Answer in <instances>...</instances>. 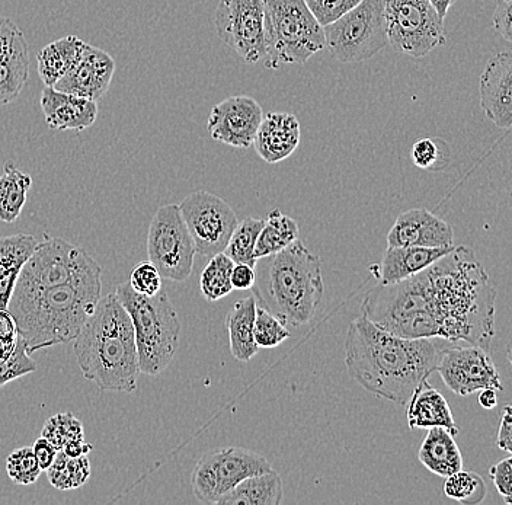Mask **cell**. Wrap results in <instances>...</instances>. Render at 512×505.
I'll return each instance as SVG.
<instances>
[{
    "instance_id": "11",
    "label": "cell",
    "mask_w": 512,
    "mask_h": 505,
    "mask_svg": "<svg viewBox=\"0 0 512 505\" xmlns=\"http://www.w3.org/2000/svg\"><path fill=\"white\" fill-rule=\"evenodd\" d=\"M271 469L267 457L254 450L227 447L201 457L192 472V492L200 503L217 504L226 492L246 478Z\"/></svg>"
},
{
    "instance_id": "9",
    "label": "cell",
    "mask_w": 512,
    "mask_h": 505,
    "mask_svg": "<svg viewBox=\"0 0 512 505\" xmlns=\"http://www.w3.org/2000/svg\"><path fill=\"white\" fill-rule=\"evenodd\" d=\"M387 43L405 56H428L447 41L444 19L430 0H383Z\"/></svg>"
},
{
    "instance_id": "41",
    "label": "cell",
    "mask_w": 512,
    "mask_h": 505,
    "mask_svg": "<svg viewBox=\"0 0 512 505\" xmlns=\"http://www.w3.org/2000/svg\"><path fill=\"white\" fill-rule=\"evenodd\" d=\"M128 284L136 293L143 294V296H155L162 289V277L155 265L146 261L133 268Z\"/></svg>"
},
{
    "instance_id": "8",
    "label": "cell",
    "mask_w": 512,
    "mask_h": 505,
    "mask_svg": "<svg viewBox=\"0 0 512 505\" xmlns=\"http://www.w3.org/2000/svg\"><path fill=\"white\" fill-rule=\"evenodd\" d=\"M325 47L342 63L373 59L387 46L383 0H361L348 14L323 27Z\"/></svg>"
},
{
    "instance_id": "38",
    "label": "cell",
    "mask_w": 512,
    "mask_h": 505,
    "mask_svg": "<svg viewBox=\"0 0 512 505\" xmlns=\"http://www.w3.org/2000/svg\"><path fill=\"white\" fill-rule=\"evenodd\" d=\"M35 370L37 363L31 359L21 337L14 351L0 350V388L19 377L31 375Z\"/></svg>"
},
{
    "instance_id": "4",
    "label": "cell",
    "mask_w": 512,
    "mask_h": 505,
    "mask_svg": "<svg viewBox=\"0 0 512 505\" xmlns=\"http://www.w3.org/2000/svg\"><path fill=\"white\" fill-rule=\"evenodd\" d=\"M80 372L107 392L131 393L140 375L136 338L130 315L117 294L99 299L98 305L75 338Z\"/></svg>"
},
{
    "instance_id": "48",
    "label": "cell",
    "mask_w": 512,
    "mask_h": 505,
    "mask_svg": "<svg viewBox=\"0 0 512 505\" xmlns=\"http://www.w3.org/2000/svg\"><path fill=\"white\" fill-rule=\"evenodd\" d=\"M94 446L86 443L85 439L72 440L63 447L62 452L69 457L88 456L92 452Z\"/></svg>"
},
{
    "instance_id": "28",
    "label": "cell",
    "mask_w": 512,
    "mask_h": 505,
    "mask_svg": "<svg viewBox=\"0 0 512 505\" xmlns=\"http://www.w3.org/2000/svg\"><path fill=\"white\" fill-rule=\"evenodd\" d=\"M85 41L67 35L47 44L37 54V69L44 86H54L78 62L85 49Z\"/></svg>"
},
{
    "instance_id": "50",
    "label": "cell",
    "mask_w": 512,
    "mask_h": 505,
    "mask_svg": "<svg viewBox=\"0 0 512 505\" xmlns=\"http://www.w3.org/2000/svg\"><path fill=\"white\" fill-rule=\"evenodd\" d=\"M430 3L434 6L435 11H437L438 17L444 19L447 17L451 6L456 3V0H430Z\"/></svg>"
},
{
    "instance_id": "39",
    "label": "cell",
    "mask_w": 512,
    "mask_h": 505,
    "mask_svg": "<svg viewBox=\"0 0 512 505\" xmlns=\"http://www.w3.org/2000/svg\"><path fill=\"white\" fill-rule=\"evenodd\" d=\"M41 472L32 447H19L6 459V473L16 485L35 484Z\"/></svg>"
},
{
    "instance_id": "22",
    "label": "cell",
    "mask_w": 512,
    "mask_h": 505,
    "mask_svg": "<svg viewBox=\"0 0 512 505\" xmlns=\"http://www.w3.org/2000/svg\"><path fill=\"white\" fill-rule=\"evenodd\" d=\"M447 248H418V246H387L379 265L370 267L371 274L380 284L398 283L430 267L432 262L448 254Z\"/></svg>"
},
{
    "instance_id": "32",
    "label": "cell",
    "mask_w": 512,
    "mask_h": 505,
    "mask_svg": "<svg viewBox=\"0 0 512 505\" xmlns=\"http://www.w3.org/2000/svg\"><path fill=\"white\" fill-rule=\"evenodd\" d=\"M235 262L224 252L213 255L200 277V290L208 302H217L232 293V270Z\"/></svg>"
},
{
    "instance_id": "1",
    "label": "cell",
    "mask_w": 512,
    "mask_h": 505,
    "mask_svg": "<svg viewBox=\"0 0 512 505\" xmlns=\"http://www.w3.org/2000/svg\"><path fill=\"white\" fill-rule=\"evenodd\" d=\"M496 290L467 246H454L421 273L366 293L361 312L402 338H441L491 350Z\"/></svg>"
},
{
    "instance_id": "45",
    "label": "cell",
    "mask_w": 512,
    "mask_h": 505,
    "mask_svg": "<svg viewBox=\"0 0 512 505\" xmlns=\"http://www.w3.org/2000/svg\"><path fill=\"white\" fill-rule=\"evenodd\" d=\"M32 452H34L35 459H37L41 471H47L51 463L56 459L59 450H57L50 441L44 439V437H40V439L35 441L34 446H32Z\"/></svg>"
},
{
    "instance_id": "34",
    "label": "cell",
    "mask_w": 512,
    "mask_h": 505,
    "mask_svg": "<svg viewBox=\"0 0 512 505\" xmlns=\"http://www.w3.org/2000/svg\"><path fill=\"white\" fill-rule=\"evenodd\" d=\"M444 494L463 505H478L485 500L488 488L478 473L460 469L459 472L447 476L444 482Z\"/></svg>"
},
{
    "instance_id": "2",
    "label": "cell",
    "mask_w": 512,
    "mask_h": 505,
    "mask_svg": "<svg viewBox=\"0 0 512 505\" xmlns=\"http://www.w3.org/2000/svg\"><path fill=\"white\" fill-rule=\"evenodd\" d=\"M441 351L434 338L398 337L361 315L348 326L345 366L368 393L403 407L437 372Z\"/></svg>"
},
{
    "instance_id": "24",
    "label": "cell",
    "mask_w": 512,
    "mask_h": 505,
    "mask_svg": "<svg viewBox=\"0 0 512 505\" xmlns=\"http://www.w3.org/2000/svg\"><path fill=\"white\" fill-rule=\"evenodd\" d=\"M37 245L35 236L27 233L0 238V310L8 309L16 281Z\"/></svg>"
},
{
    "instance_id": "18",
    "label": "cell",
    "mask_w": 512,
    "mask_h": 505,
    "mask_svg": "<svg viewBox=\"0 0 512 505\" xmlns=\"http://www.w3.org/2000/svg\"><path fill=\"white\" fill-rule=\"evenodd\" d=\"M480 107L502 130L512 126V54L496 53L486 63L479 83Z\"/></svg>"
},
{
    "instance_id": "14",
    "label": "cell",
    "mask_w": 512,
    "mask_h": 505,
    "mask_svg": "<svg viewBox=\"0 0 512 505\" xmlns=\"http://www.w3.org/2000/svg\"><path fill=\"white\" fill-rule=\"evenodd\" d=\"M437 372L451 392L469 396L482 389L504 391L491 353L476 345L443 348Z\"/></svg>"
},
{
    "instance_id": "37",
    "label": "cell",
    "mask_w": 512,
    "mask_h": 505,
    "mask_svg": "<svg viewBox=\"0 0 512 505\" xmlns=\"http://www.w3.org/2000/svg\"><path fill=\"white\" fill-rule=\"evenodd\" d=\"M255 343L259 348H275L291 337L288 326L262 306H256Z\"/></svg>"
},
{
    "instance_id": "29",
    "label": "cell",
    "mask_w": 512,
    "mask_h": 505,
    "mask_svg": "<svg viewBox=\"0 0 512 505\" xmlns=\"http://www.w3.org/2000/svg\"><path fill=\"white\" fill-rule=\"evenodd\" d=\"M299 235L300 230L296 220L291 219L281 210H271L267 214V219L264 220L256 241L254 252L256 260L283 251L288 245L296 242Z\"/></svg>"
},
{
    "instance_id": "17",
    "label": "cell",
    "mask_w": 512,
    "mask_h": 505,
    "mask_svg": "<svg viewBox=\"0 0 512 505\" xmlns=\"http://www.w3.org/2000/svg\"><path fill=\"white\" fill-rule=\"evenodd\" d=\"M115 60L107 51L86 43L78 62L53 88L98 102L110 89Z\"/></svg>"
},
{
    "instance_id": "23",
    "label": "cell",
    "mask_w": 512,
    "mask_h": 505,
    "mask_svg": "<svg viewBox=\"0 0 512 505\" xmlns=\"http://www.w3.org/2000/svg\"><path fill=\"white\" fill-rule=\"evenodd\" d=\"M406 418L409 428L441 427L450 431L454 437L459 434V427L454 421L453 412L448 407L443 393L432 388L430 382L424 383L409 399Z\"/></svg>"
},
{
    "instance_id": "47",
    "label": "cell",
    "mask_w": 512,
    "mask_h": 505,
    "mask_svg": "<svg viewBox=\"0 0 512 505\" xmlns=\"http://www.w3.org/2000/svg\"><path fill=\"white\" fill-rule=\"evenodd\" d=\"M255 283L254 267L246 264H235L232 270L233 290H251Z\"/></svg>"
},
{
    "instance_id": "7",
    "label": "cell",
    "mask_w": 512,
    "mask_h": 505,
    "mask_svg": "<svg viewBox=\"0 0 512 505\" xmlns=\"http://www.w3.org/2000/svg\"><path fill=\"white\" fill-rule=\"evenodd\" d=\"M267 69L304 65L325 49L323 27L304 0H262Z\"/></svg>"
},
{
    "instance_id": "10",
    "label": "cell",
    "mask_w": 512,
    "mask_h": 505,
    "mask_svg": "<svg viewBox=\"0 0 512 505\" xmlns=\"http://www.w3.org/2000/svg\"><path fill=\"white\" fill-rule=\"evenodd\" d=\"M147 255L160 277L176 283L190 278L197 251L179 204H165L153 216L147 235Z\"/></svg>"
},
{
    "instance_id": "36",
    "label": "cell",
    "mask_w": 512,
    "mask_h": 505,
    "mask_svg": "<svg viewBox=\"0 0 512 505\" xmlns=\"http://www.w3.org/2000/svg\"><path fill=\"white\" fill-rule=\"evenodd\" d=\"M41 437L50 441L57 450H62L69 441L85 439L82 421L70 412H60L48 418Z\"/></svg>"
},
{
    "instance_id": "26",
    "label": "cell",
    "mask_w": 512,
    "mask_h": 505,
    "mask_svg": "<svg viewBox=\"0 0 512 505\" xmlns=\"http://www.w3.org/2000/svg\"><path fill=\"white\" fill-rule=\"evenodd\" d=\"M256 306L258 303L254 294H251L245 299L238 300L226 316L230 353L242 363L254 359L259 351L254 337Z\"/></svg>"
},
{
    "instance_id": "6",
    "label": "cell",
    "mask_w": 512,
    "mask_h": 505,
    "mask_svg": "<svg viewBox=\"0 0 512 505\" xmlns=\"http://www.w3.org/2000/svg\"><path fill=\"white\" fill-rule=\"evenodd\" d=\"M115 294L133 324L140 373L159 376L174 360L181 335V322L168 293L160 289L155 296H143L121 283Z\"/></svg>"
},
{
    "instance_id": "42",
    "label": "cell",
    "mask_w": 512,
    "mask_h": 505,
    "mask_svg": "<svg viewBox=\"0 0 512 505\" xmlns=\"http://www.w3.org/2000/svg\"><path fill=\"white\" fill-rule=\"evenodd\" d=\"M489 473H491L492 482H494L495 488L498 489L499 494H501L502 497H504L505 504L511 505L512 457H507V459L501 460V462L496 463V465L492 466L491 472Z\"/></svg>"
},
{
    "instance_id": "16",
    "label": "cell",
    "mask_w": 512,
    "mask_h": 505,
    "mask_svg": "<svg viewBox=\"0 0 512 505\" xmlns=\"http://www.w3.org/2000/svg\"><path fill=\"white\" fill-rule=\"evenodd\" d=\"M30 76V49L12 19L0 17V105L19 98Z\"/></svg>"
},
{
    "instance_id": "30",
    "label": "cell",
    "mask_w": 512,
    "mask_h": 505,
    "mask_svg": "<svg viewBox=\"0 0 512 505\" xmlns=\"http://www.w3.org/2000/svg\"><path fill=\"white\" fill-rule=\"evenodd\" d=\"M31 185L30 175L19 171L14 163H6L3 174L0 175V220L2 222L14 223L21 216Z\"/></svg>"
},
{
    "instance_id": "31",
    "label": "cell",
    "mask_w": 512,
    "mask_h": 505,
    "mask_svg": "<svg viewBox=\"0 0 512 505\" xmlns=\"http://www.w3.org/2000/svg\"><path fill=\"white\" fill-rule=\"evenodd\" d=\"M48 481L60 491L83 487L91 478V462L88 456L69 457L62 450L47 469Z\"/></svg>"
},
{
    "instance_id": "20",
    "label": "cell",
    "mask_w": 512,
    "mask_h": 505,
    "mask_svg": "<svg viewBox=\"0 0 512 505\" xmlns=\"http://www.w3.org/2000/svg\"><path fill=\"white\" fill-rule=\"evenodd\" d=\"M40 105L48 129L54 131L80 133L94 126L98 117V102L57 91L53 86H44Z\"/></svg>"
},
{
    "instance_id": "40",
    "label": "cell",
    "mask_w": 512,
    "mask_h": 505,
    "mask_svg": "<svg viewBox=\"0 0 512 505\" xmlns=\"http://www.w3.org/2000/svg\"><path fill=\"white\" fill-rule=\"evenodd\" d=\"M313 17L322 27L338 21L354 9L361 0H304Z\"/></svg>"
},
{
    "instance_id": "27",
    "label": "cell",
    "mask_w": 512,
    "mask_h": 505,
    "mask_svg": "<svg viewBox=\"0 0 512 505\" xmlns=\"http://www.w3.org/2000/svg\"><path fill=\"white\" fill-rule=\"evenodd\" d=\"M284 500L283 479L271 471L251 476L220 498V505H280Z\"/></svg>"
},
{
    "instance_id": "21",
    "label": "cell",
    "mask_w": 512,
    "mask_h": 505,
    "mask_svg": "<svg viewBox=\"0 0 512 505\" xmlns=\"http://www.w3.org/2000/svg\"><path fill=\"white\" fill-rule=\"evenodd\" d=\"M300 136L302 131L296 115L270 113L262 118L252 146H255L256 152L265 162L274 165L296 152Z\"/></svg>"
},
{
    "instance_id": "46",
    "label": "cell",
    "mask_w": 512,
    "mask_h": 505,
    "mask_svg": "<svg viewBox=\"0 0 512 505\" xmlns=\"http://www.w3.org/2000/svg\"><path fill=\"white\" fill-rule=\"evenodd\" d=\"M511 405H507L502 412L501 421H499L498 437H496V446L504 452L512 450V420Z\"/></svg>"
},
{
    "instance_id": "3",
    "label": "cell",
    "mask_w": 512,
    "mask_h": 505,
    "mask_svg": "<svg viewBox=\"0 0 512 505\" xmlns=\"http://www.w3.org/2000/svg\"><path fill=\"white\" fill-rule=\"evenodd\" d=\"M102 293V274L53 284L16 283L8 310L28 354L78 337Z\"/></svg>"
},
{
    "instance_id": "5",
    "label": "cell",
    "mask_w": 512,
    "mask_h": 505,
    "mask_svg": "<svg viewBox=\"0 0 512 505\" xmlns=\"http://www.w3.org/2000/svg\"><path fill=\"white\" fill-rule=\"evenodd\" d=\"M252 287L258 306L287 326L310 324L325 293L322 261L297 239L283 251L258 258Z\"/></svg>"
},
{
    "instance_id": "43",
    "label": "cell",
    "mask_w": 512,
    "mask_h": 505,
    "mask_svg": "<svg viewBox=\"0 0 512 505\" xmlns=\"http://www.w3.org/2000/svg\"><path fill=\"white\" fill-rule=\"evenodd\" d=\"M18 329L14 321V316L9 310H0V350L14 351L18 344Z\"/></svg>"
},
{
    "instance_id": "19",
    "label": "cell",
    "mask_w": 512,
    "mask_h": 505,
    "mask_svg": "<svg viewBox=\"0 0 512 505\" xmlns=\"http://www.w3.org/2000/svg\"><path fill=\"white\" fill-rule=\"evenodd\" d=\"M454 245V230L441 217L425 209L399 214L387 233V246L447 248Z\"/></svg>"
},
{
    "instance_id": "15",
    "label": "cell",
    "mask_w": 512,
    "mask_h": 505,
    "mask_svg": "<svg viewBox=\"0 0 512 505\" xmlns=\"http://www.w3.org/2000/svg\"><path fill=\"white\" fill-rule=\"evenodd\" d=\"M264 111L255 98L239 95L214 105L207 121V130L217 142L236 149L254 145Z\"/></svg>"
},
{
    "instance_id": "13",
    "label": "cell",
    "mask_w": 512,
    "mask_h": 505,
    "mask_svg": "<svg viewBox=\"0 0 512 505\" xmlns=\"http://www.w3.org/2000/svg\"><path fill=\"white\" fill-rule=\"evenodd\" d=\"M216 30L220 40L248 63L264 60V3L262 0H219Z\"/></svg>"
},
{
    "instance_id": "49",
    "label": "cell",
    "mask_w": 512,
    "mask_h": 505,
    "mask_svg": "<svg viewBox=\"0 0 512 505\" xmlns=\"http://www.w3.org/2000/svg\"><path fill=\"white\" fill-rule=\"evenodd\" d=\"M479 405L485 409H494L498 405V396L494 389H482L479 393Z\"/></svg>"
},
{
    "instance_id": "44",
    "label": "cell",
    "mask_w": 512,
    "mask_h": 505,
    "mask_svg": "<svg viewBox=\"0 0 512 505\" xmlns=\"http://www.w3.org/2000/svg\"><path fill=\"white\" fill-rule=\"evenodd\" d=\"M511 6L512 0H498L494 12L495 31L508 43L512 41Z\"/></svg>"
},
{
    "instance_id": "12",
    "label": "cell",
    "mask_w": 512,
    "mask_h": 505,
    "mask_svg": "<svg viewBox=\"0 0 512 505\" xmlns=\"http://www.w3.org/2000/svg\"><path fill=\"white\" fill-rule=\"evenodd\" d=\"M179 210L198 255L211 258L224 252L239 223L235 210L226 200L208 191H194L179 203Z\"/></svg>"
},
{
    "instance_id": "25",
    "label": "cell",
    "mask_w": 512,
    "mask_h": 505,
    "mask_svg": "<svg viewBox=\"0 0 512 505\" xmlns=\"http://www.w3.org/2000/svg\"><path fill=\"white\" fill-rule=\"evenodd\" d=\"M419 447L418 459L431 473L447 478L463 469V456L453 434L446 428H428Z\"/></svg>"
},
{
    "instance_id": "33",
    "label": "cell",
    "mask_w": 512,
    "mask_h": 505,
    "mask_svg": "<svg viewBox=\"0 0 512 505\" xmlns=\"http://www.w3.org/2000/svg\"><path fill=\"white\" fill-rule=\"evenodd\" d=\"M262 225H264V220L255 219V217L243 219L233 230L226 249H224V254L235 264H246L249 267H255V245Z\"/></svg>"
},
{
    "instance_id": "35",
    "label": "cell",
    "mask_w": 512,
    "mask_h": 505,
    "mask_svg": "<svg viewBox=\"0 0 512 505\" xmlns=\"http://www.w3.org/2000/svg\"><path fill=\"white\" fill-rule=\"evenodd\" d=\"M411 158L416 168L424 171H443L451 159L450 147L446 140L435 137L416 140L412 146Z\"/></svg>"
}]
</instances>
